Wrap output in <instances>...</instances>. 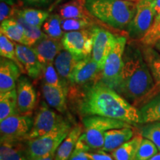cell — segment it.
Segmentation results:
<instances>
[{"label":"cell","mask_w":160,"mask_h":160,"mask_svg":"<svg viewBox=\"0 0 160 160\" xmlns=\"http://www.w3.org/2000/svg\"><path fill=\"white\" fill-rule=\"evenodd\" d=\"M17 57L28 77L33 79L41 77L42 65L31 46L15 44Z\"/></svg>","instance_id":"obj_15"},{"label":"cell","mask_w":160,"mask_h":160,"mask_svg":"<svg viewBox=\"0 0 160 160\" xmlns=\"http://www.w3.org/2000/svg\"><path fill=\"white\" fill-rule=\"evenodd\" d=\"M25 5L37 8H46L51 5L55 0H22Z\"/></svg>","instance_id":"obj_40"},{"label":"cell","mask_w":160,"mask_h":160,"mask_svg":"<svg viewBox=\"0 0 160 160\" xmlns=\"http://www.w3.org/2000/svg\"><path fill=\"white\" fill-rule=\"evenodd\" d=\"M42 91L46 103L59 113H65L68 109V90L42 82Z\"/></svg>","instance_id":"obj_18"},{"label":"cell","mask_w":160,"mask_h":160,"mask_svg":"<svg viewBox=\"0 0 160 160\" xmlns=\"http://www.w3.org/2000/svg\"><path fill=\"white\" fill-rule=\"evenodd\" d=\"M148 160H160V151L157 152L156 154H154L153 157L150 158Z\"/></svg>","instance_id":"obj_43"},{"label":"cell","mask_w":160,"mask_h":160,"mask_svg":"<svg viewBox=\"0 0 160 160\" xmlns=\"http://www.w3.org/2000/svg\"><path fill=\"white\" fill-rule=\"evenodd\" d=\"M0 160H29L20 142L1 141Z\"/></svg>","instance_id":"obj_25"},{"label":"cell","mask_w":160,"mask_h":160,"mask_svg":"<svg viewBox=\"0 0 160 160\" xmlns=\"http://www.w3.org/2000/svg\"><path fill=\"white\" fill-rule=\"evenodd\" d=\"M154 47L156 48H157V51H159L160 52V39L159 40V41L157 42V44H156Z\"/></svg>","instance_id":"obj_45"},{"label":"cell","mask_w":160,"mask_h":160,"mask_svg":"<svg viewBox=\"0 0 160 160\" xmlns=\"http://www.w3.org/2000/svg\"><path fill=\"white\" fill-rule=\"evenodd\" d=\"M91 151L92 150L86 142L85 133H82L78 140L69 160H91L87 156V152Z\"/></svg>","instance_id":"obj_36"},{"label":"cell","mask_w":160,"mask_h":160,"mask_svg":"<svg viewBox=\"0 0 160 160\" xmlns=\"http://www.w3.org/2000/svg\"><path fill=\"white\" fill-rule=\"evenodd\" d=\"M85 139L91 150H101L105 143V133L110 130L132 127L131 124L113 118L101 116L83 117Z\"/></svg>","instance_id":"obj_4"},{"label":"cell","mask_w":160,"mask_h":160,"mask_svg":"<svg viewBox=\"0 0 160 160\" xmlns=\"http://www.w3.org/2000/svg\"><path fill=\"white\" fill-rule=\"evenodd\" d=\"M16 14L21 17L26 22L38 28H41L50 16L48 11L35 8L16 10Z\"/></svg>","instance_id":"obj_28"},{"label":"cell","mask_w":160,"mask_h":160,"mask_svg":"<svg viewBox=\"0 0 160 160\" xmlns=\"http://www.w3.org/2000/svg\"><path fill=\"white\" fill-rule=\"evenodd\" d=\"M134 134L135 132L133 127L110 130L105 133V143L101 151L112 152L131 139Z\"/></svg>","instance_id":"obj_19"},{"label":"cell","mask_w":160,"mask_h":160,"mask_svg":"<svg viewBox=\"0 0 160 160\" xmlns=\"http://www.w3.org/2000/svg\"><path fill=\"white\" fill-rule=\"evenodd\" d=\"M31 116L13 114L0 122L1 141L21 142L27 139L33 126Z\"/></svg>","instance_id":"obj_10"},{"label":"cell","mask_w":160,"mask_h":160,"mask_svg":"<svg viewBox=\"0 0 160 160\" xmlns=\"http://www.w3.org/2000/svg\"><path fill=\"white\" fill-rule=\"evenodd\" d=\"M22 71L11 59L2 57L0 61V93L16 89Z\"/></svg>","instance_id":"obj_17"},{"label":"cell","mask_w":160,"mask_h":160,"mask_svg":"<svg viewBox=\"0 0 160 160\" xmlns=\"http://www.w3.org/2000/svg\"><path fill=\"white\" fill-rule=\"evenodd\" d=\"M123 68L114 90L137 108L154 86V81L142 51L130 43L125 48Z\"/></svg>","instance_id":"obj_2"},{"label":"cell","mask_w":160,"mask_h":160,"mask_svg":"<svg viewBox=\"0 0 160 160\" xmlns=\"http://www.w3.org/2000/svg\"><path fill=\"white\" fill-rule=\"evenodd\" d=\"M85 0H71L59 6V15L62 19H90L89 13L85 7Z\"/></svg>","instance_id":"obj_24"},{"label":"cell","mask_w":160,"mask_h":160,"mask_svg":"<svg viewBox=\"0 0 160 160\" xmlns=\"http://www.w3.org/2000/svg\"><path fill=\"white\" fill-rule=\"evenodd\" d=\"M68 98L82 117L101 116L136 125L139 124L138 109L106 85L101 78L82 86H70Z\"/></svg>","instance_id":"obj_1"},{"label":"cell","mask_w":160,"mask_h":160,"mask_svg":"<svg viewBox=\"0 0 160 160\" xmlns=\"http://www.w3.org/2000/svg\"><path fill=\"white\" fill-rule=\"evenodd\" d=\"M0 30H1V33L5 35L12 41L27 45L22 27L13 18L2 22Z\"/></svg>","instance_id":"obj_27"},{"label":"cell","mask_w":160,"mask_h":160,"mask_svg":"<svg viewBox=\"0 0 160 160\" xmlns=\"http://www.w3.org/2000/svg\"><path fill=\"white\" fill-rule=\"evenodd\" d=\"M63 47L78 61L91 56L93 37L92 28L77 31L65 32L61 39Z\"/></svg>","instance_id":"obj_9"},{"label":"cell","mask_w":160,"mask_h":160,"mask_svg":"<svg viewBox=\"0 0 160 160\" xmlns=\"http://www.w3.org/2000/svg\"><path fill=\"white\" fill-rule=\"evenodd\" d=\"M72 128L69 122L42 137L26 142L25 152L29 160H34L52 152H56Z\"/></svg>","instance_id":"obj_5"},{"label":"cell","mask_w":160,"mask_h":160,"mask_svg":"<svg viewBox=\"0 0 160 160\" xmlns=\"http://www.w3.org/2000/svg\"><path fill=\"white\" fill-rule=\"evenodd\" d=\"M18 113L17 89L0 93V122Z\"/></svg>","instance_id":"obj_26"},{"label":"cell","mask_w":160,"mask_h":160,"mask_svg":"<svg viewBox=\"0 0 160 160\" xmlns=\"http://www.w3.org/2000/svg\"><path fill=\"white\" fill-rule=\"evenodd\" d=\"M62 18L59 14H51L45 20L42 25V31L48 37L60 40L62 39L64 33L61 25Z\"/></svg>","instance_id":"obj_30"},{"label":"cell","mask_w":160,"mask_h":160,"mask_svg":"<svg viewBox=\"0 0 160 160\" xmlns=\"http://www.w3.org/2000/svg\"><path fill=\"white\" fill-rule=\"evenodd\" d=\"M142 138L139 132L135 133L131 139L112 151L111 156L115 160H133Z\"/></svg>","instance_id":"obj_22"},{"label":"cell","mask_w":160,"mask_h":160,"mask_svg":"<svg viewBox=\"0 0 160 160\" xmlns=\"http://www.w3.org/2000/svg\"><path fill=\"white\" fill-rule=\"evenodd\" d=\"M77 62L78 60L65 48L59 52L53 62L60 78L68 88L70 87V78Z\"/></svg>","instance_id":"obj_20"},{"label":"cell","mask_w":160,"mask_h":160,"mask_svg":"<svg viewBox=\"0 0 160 160\" xmlns=\"http://www.w3.org/2000/svg\"><path fill=\"white\" fill-rule=\"evenodd\" d=\"M48 106L46 102L41 104L39 109L36 113L33 126L26 140L42 137L68 122L63 119L62 115L50 109Z\"/></svg>","instance_id":"obj_7"},{"label":"cell","mask_w":160,"mask_h":160,"mask_svg":"<svg viewBox=\"0 0 160 160\" xmlns=\"http://www.w3.org/2000/svg\"><path fill=\"white\" fill-rule=\"evenodd\" d=\"M125 1H131V2H137L139 1V0H125Z\"/></svg>","instance_id":"obj_46"},{"label":"cell","mask_w":160,"mask_h":160,"mask_svg":"<svg viewBox=\"0 0 160 160\" xmlns=\"http://www.w3.org/2000/svg\"><path fill=\"white\" fill-rule=\"evenodd\" d=\"M154 21L157 22L160 20V0H154Z\"/></svg>","instance_id":"obj_41"},{"label":"cell","mask_w":160,"mask_h":160,"mask_svg":"<svg viewBox=\"0 0 160 160\" xmlns=\"http://www.w3.org/2000/svg\"><path fill=\"white\" fill-rule=\"evenodd\" d=\"M139 133L143 138L151 141L160 151V122L145 124L140 128Z\"/></svg>","instance_id":"obj_34"},{"label":"cell","mask_w":160,"mask_h":160,"mask_svg":"<svg viewBox=\"0 0 160 160\" xmlns=\"http://www.w3.org/2000/svg\"><path fill=\"white\" fill-rule=\"evenodd\" d=\"M139 124L160 122V93L138 109Z\"/></svg>","instance_id":"obj_23"},{"label":"cell","mask_w":160,"mask_h":160,"mask_svg":"<svg viewBox=\"0 0 160 160\" xmlns=\"http://www.w3.org/2000/svg\"><path fill=\"white\" fill-rule=\"evenodd\" d=\"M160 39V20L157 22H153V25L147 33L139 42L142 46L145 47H154L156 44Z\"/></svg>","instance_id":"obj_37"},{"label":"cell","mask_w":160,"mask_h":160,"mask_svg":"<svg viewBox=\"0 0 160 160\" xmlns=\"http://www.w3.org/2000/svg\"><path fill=\"white\" fill-rule=\"evenodd\" d=\"M83 128L80 125L72 128L68 134L57 149L54 160H69L78 140L82 134Z\"/></svg>","instance_id":"obj_21"},{"label":"cell","mask_w":160,"mask_h":160,"mask_svg":"<svg viewBox=\"0 0 160 160\" xmlns=\"http://www.w3.org/2000/svg\"><path fill=\"white\" fill-rule=\"evenodd\" d=\"M159 151L157 147L149 139H143L140 143L133 160H148Z\"/></svg>","instance_id":"obj_35"},{"label":"cell","mask_w":160,"mask_h":160,"mask_svg":"<svg viewBox=\"0 0 160 160\" xmlns=\"http://www.w3.org/2000/svg\"><path fill=\"white\" fill-rule=\"evenodd\" d=\"M0 55H1V57L6 58L14 62L19 66L22 73H26L23 66L20 63L17 57L15 44L12 42V40L2 33L0 34Z\"/></svg>","instance_id":"obj_31"},{"label":"cell","mask_w":160,"mask_h":160,"mask_svg":"<svg viewBox=\"0 0 160 160\" xmlns=\"http://www.w3.org/2000/svg\"><path fill=\"white\" fill-rule=\"evenodd\" d=\"M41 77L42 78L43 82L56 87H62L69 90V88L60 78L53 63H49L42 66Z\"/></svg>","instance_id":"obj_32"},{"label":"cell","mask_w":160,"mask_h":160,"mask_svg":"<svg viewBox=\"0 0 160 160\" xmlns=\"http://www.w3.org/2000/svg\"><path fill=\"white\" fill-rule=\"evenodd\" d=\"M13 18L17 20V22L22 27L28 46L32 47L37 42L42 39L43 38H45L47 36L44 33L43 31H42L41 28L35 27V26H33L26 22L21 17L16 14V12Z\"/></svg>","instance_id":"obj_29"},{"label":"cell","mask_w":160,"mask_h":160,"mask_svg":"<svg viewBox=\"0 0 160 160\" xmlns=\"http://www.w3.org/2000/svg\"><path fill=\"white\" fill-rule=\"evenodd\" d=\"M17 107L19 114L31 116L37 105V93L27 77H19L17 82Z\"/></svg>","instance_id":"obj_13"},{"label":"cell","mask_w":160,"mask_h":160,"mask_svg":"<svg viewBox=\"0 0 160 160\" xmlns=\"http://www.w3.org/2000/svg\"><path fill=\"white\" fill-rule=\"evenodd\" d=\"M154 18V0L137 1L135 15L126 31L128 37L135 42L141 40L151 28Z\"/></svg>","instance_id":"obj_6"},{"label":"cell","mask_w":160,"mask_h":160,"mask_svg":"<svg viewBox=\"0 0 160 160\" xmlns=\"http://www.w3.org/2000/svg\"><path fill=\"white\" fill-rule=\"evenodd\" d=\"M127 39L125 37H117L112 51L106 59L102 71L101 79L106 85L114 89L119 81L123 68V57Z\"/></svg>","instance_id":"obj_8"},{"label":"cell","mask_w":160,"mask_h":160,"mask_svg":"<svg viewBox=\"0 0 160 160\" xmlns=\"http://www.w3.org/2000/svg\"><path fill=\"white\" fill-rule=\"evenodd\" d=\"M55 153L56 152H52V153H50L44 156V157H39L38 158V159H36L34 160H54Z\"/></svg>","instance_id":"obj_42"},{"label":"cell","mask_w":160,"mask_h":160,"mask_svg":"<svg viewBox=\"0 0 160 160\" xmlns=\"http://www.w3.org/2000/svg\"><path fill=\"white\" fill-rule=\"evenodd\" d=\"M92 31L93 44L91 57L102 71L106 59L114 48L117 37L107 30L97 26H93Z\"/></svg>","instance_id":"obj_11"},{"label":"cell","mask_w":160,"mask_h":160,"mask_svg":"<svg viewBox=\"0 0 160 160\" xmlns=\"http://www.w3.org/2000/svg\"><path fill=\"white\" fill-rule=\"evenodd\" d=\"M85 7L91 17L109 27L127 31L137 11V2L125 0H85Z\"/></svg>","instance_id":"obj_3"},{"label":"cell","mask_w":160,"mask_h":160,"mask_svg":"<svg viewBox=\"0 0 160 160\" xmlns=\"http://www.w3.org/2000/svg\"><path fill=\"white\" fill-rule=\"evenodd\" d=\"M16 10L14 6L10 5L5 2L1 1L0 2V20L2 22L5 21L6 19L13 18L15 14Z\"/></svg>","instance_id":"obj_38"},{"label":"cell","mask_w":160,"mask_h":160,"mask_svg":"<svg viewBox=\"0 0 160 160\" xmlns=\"http://www.w3.org/2000/svg\"><path fill=\"white\" fill-rule=\"evenodd\" d=\"M142 54L145 62L148 66L154 81V86L151 91L143 98L137 106L141 107L144 104L151 100L152 98L160 93V53L153 48V47H145L142 46Z\"/></svg>","instance_id":"obj_14"},{"label":"cell","mask_w":160,"mask_h":160,"mask_svg":"<svg viewBox=\"0 0 160 160\" xmlns=\"http://www.w3.org/2000/svg\"><path fill=\"white\" fill-rule=\"evenodd\" d=\"M1 1L5 2L7 4H8L12 6H14L15 5V2H14V0H1Z\"/></svg>","instance_id":"obj_44"},{"label":"cell","mask_w":160,"mask_h":160,"mask_svg":"<svg viewBox=\"0 0 160 160\" xmlns=\"http://www.w3.org/2000/svg\"><path fill=\"white\" fill-rule=\"evenodd\" d=\"M102 70L91 56L78 61L70 78V86H82L102 77Z\"/></svg>","instance_id":"obj_12"},{"label":"cell","mask_w":160,"mask_h":160,"mask_svg":"<svg viewBox=\"0 0 160 160\" xmlns=\"http://www.w3.org/2000/svg\"><path fill=\"white\" fill-rule=\"evenodd\" d=\"M93 150L87 152V156L91 160H115L112 157L111 154H108L105 151L101 150Z\"/></svg>","instance_id":"obj_39"},{"label":"cell","mask_w":160,"mask_h":160,"mask_svg":"<svg viewBox=\"0 0 160 160\" xmlns=\"http://www.w3.org/2000/svg\"><path fill=\"white\" fill-rule=\"evenodd\" d=\"M61 25L63 31H77L93 28V23L91 19L77 18V19H62Z\"/></svg>","instance_id":"obj_33"},{"label":"cell","mask_w":160,"mask_h":160,"mask_svg":"<svg viewBox=\"0 0 160 160\" xmlns=\"http://www.w3.org/2000/svg\"><path fill=\"white\" fill-rule=\"evenodd\" d=\"M32 48L43 66L49 63H53L55 58L64 49V47L62 41L46 36L32 46Z\"/></svg>","instance_id":"obj_16"}]
</instances>
